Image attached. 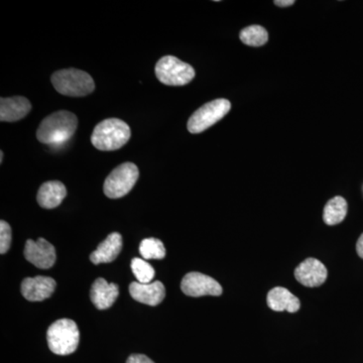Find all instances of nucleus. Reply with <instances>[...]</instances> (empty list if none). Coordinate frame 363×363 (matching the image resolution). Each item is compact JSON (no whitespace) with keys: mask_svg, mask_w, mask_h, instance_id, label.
I'll return each mask as SVG.
<instances>
[{"mask_svg":"<svg viewBox=\"0 0 363 363\" xmlns=\"http://www.w3.org/2000/svg\"><path fill=\"white\" fill-rule=\"evenodd\" d=\"M182 292L189 297H203V296H220L223 290L218 281L211 277L200 272H189L182 279Z\"/></svg>","mask_w":363,"mask_h":363,"instance_id":"8","label":"nucleus"},{"mask_svg":"<svg viewBox=\"0 0 363 363\" xmlns=\"http://www.w3.org/2000/svg\"><path fill=\"white\" fill-rule=\"evenodd\" d=\"M131 269L138 283L150 284L152 279L155 278L154 267L150 266L149 262L138 257H135L131 262Z\"/></svg>","mask_w":363,"mask_h":363,"instance_id":"21","label":"nucleus"},{"mask_svg":"<svg viewBox=\"0 0 363 363\" xmlns=\"http://www.w3.org/2000/svg\"><path fill=\"white\" fill-rule=\"evenodd\" d=\"M131 131L128 123L118 118H108L95 126L91 143L97 150L111 152L121 149L130 140Z\"/></svg>","mask_w":363,"mask_h":363,"instance_id":"2","label":"nucleus"},{"mask_svg":"<svg viewBox=\"0 0 363 363\" xmlns=\"http://www.w3.org/2000/svg\"><path fill=\"white\" fill-rule=\"evenodd\" d=\"M11 245V227L6 221H0V253L4 255Z\"/></svg>","mask_w":363,"mask_h":363,"instance_id":"22","label":"nucleus"},{"mask_svg":"<svg viewBox=\"0 0 363 363\" xmlns=\"http://www.w3.org/2000/svg\"><path fill=\"white\" fill-rule=\"evenodd\" d=\"M66 196L67 189L62 182L49 181L40 186L37 200L40 207L54 209L61 205Z\"/></svg>","mask_w":363,"mask_h":363,"instance_id":"16","label":"nucleus"},{"mask_svg":"<svg viewBox=\"0 0 363 363\" xmlns=\"http://www.w3.org/2000/svg\"><path fill=\"white\" fill-rule=\"evenodd\" d=\"M26 260L39 269H50L56 262V250L54 245L44 238L37 241L28 240L25 247Z\"/></svg>","mask_w":363,"mask_h":363,"instance_id":"9","label":"nucleus"},{"mask_svg":"<svg viewBox=\"0 0 363 363\" xmlns=\"http://www.w3.org/2000/svg\"><path fill=\"white\" fill-rule=\"evenodd\" d=\"M56 286L55 279L50 277L26 278L21 283V294L30 302H40L51 297Z\"/></svg>","mask_w":363,"mask_h":363,"instance_id":"11","label":"nucleus"},{"mask_svg":"<svg viewBox=\"0 0 363 363\" xmlns=\"http://www.w3.org/2000/svg\"><path fill=\"white\" fill-rule=\"evenodd\" d=\"M32 104L25 97L16 96L0 99V121L14 123L25 118L30 112Z\"/></svg>","mask_w":363,"mask_h":363,"instance_id":"13","label":"nucleus"},{"mask_svg":"<svg viewBox=\"0 0 363 363\" xmlns=\"http://www.w3.org/2000/svg\"><path fill=\"white\" fill-rule=\"evenodd\" d=\"M347 214V202L337 196L332 198L324 208L323 219L327 225H336L345 219Z\"/></svg>","mask_w":363,"mask_h":363,"instance_id":"18","label":"nucleus"},{"mask_svg":"<svg viewBox=\"0 0 363 363\" xmlns=\"http://www.w3.org/2000/svg\"><path fill=\"white\" fill-rule=\"evenodd\" d=\"M267 306L277 312L296 313L301 307L300 300L290 291L281 286L272 289L267 294Z\"/></svg>","mask_w":363,"mask_h":363,"instance_id":"17","label":"nucleus"},{"mask_svg":"<svg viewBox=\"0 0 363 363\" xmlns=\"http://www.w3.org/2000/svg\"><path fill=\"white\" fill-rule=\"evenodd\" d=\"M131 297L142 304L157 306L161 304L166 297V288L161 281L150 284H140L133 281L130 286Z\"/></svg>","mask_w":363,"mask_h":363,"instance_id":"12","label":"nucleus"},{"mask_svg":"<svg viewBox=\"0 0 363 363\" xmlns=\"http://www.w3.org/2000/svg\"><path fill=\"white\" fill-rule=\"evenodd\" d=\"M126 363H155L150 358L143 354H133L128 357Z\"/></svg>","mask_w":363,"mask_h":363,"instance_id":"23","label":"nucleus"},{"mask_svg":"<svg viewBox=\"0 0 363 363\" xmlns=\"http://www.w3.org/2000/svg\"><path fill=\"white\" fill-rule=\"evenodd\" d=\"M77 128L75 114L67 111L54 112L40 123L37 138L44 145H61L71 140Z\"/></svg>","mask_w":363,"mask_h":363,"instance_id":"1","label":"nucleus"},{"mask_svg":"<svg viewBox=\"0 0 363 363\" xmlns=\"http://www.w3.org/2000/svg\"><path fill=\"white\" fill-rule=\"evenodd\" d=\"M118 294V286L107 283L106 279L99 278L91 288L90 297L97 309L106 310L114 304Z\"/></svg>","mask_w":363,"mask_h":363,"instance_id":"14","label":"nucleus"},{"mask_svg":"<svg viewBox=\"0 0 363 363\" xmlns=\"http://www.w3.org/2000/svg\"><path fill=\"white\" fill-rule=\"evenodd\" d=\"M357 252L358 255L363 259V233L360 235V238H358L357 243Z\"/></svg>","mask_w":363,"mask_h":363,"instance_id":"25","label":"nucleus"},{"mask_svg":"<svg viewBox=\"0 0 363 363\" xmlns=\"http://www.w3.org/2000/svg\"><path fill=\"white\" fill-rule=\"evenodd\" d=\"M123 250V236L117 233L109 234L97 250L91 253L90 259L94 264L113 262Z\"/></svg>","mask_w":363,"mask_h":363,"instance_id":"15","label":"nucleus"},{"mask_svg":"<svg viewBox=\"0 0 363 363\" xmlns=\"http://www.w3.org/2000/svg\"><path fill=\"white\" fill-rule=\"evenodd\" d=\"M274 4L279 7H288L293 6L295 1L294 0H276V1H274Z\"/></svg>","mask_w":363,"mask_h":363,"instance_id":"24","label":"nucleus"},{"mask_svg":"<svg viewBox=\"0 0 363 363\" xmlns=\"http://www.w3.org/2000/svg\"><path fill=\"white\" fill-rule=\"evenodd\" d=\"M52 86L60 94L83 97L95 90V83L89 74L78 69H64L55 72L51 77Z\"/></svg>","mask_w":363,"mask_h":363,"instance_id":"3","label":"nucleus"},{"mask_svg":"<svg viewBox=\"0 0 363 363\" xmlns=\"http://www.w3.org/2000/svg\"><path fill=\"white\" fill-rule=\"evenodd\" d=\"M140 177L138 167L133 162L119 164L109 174L104 182V194L111 199H119L128 195L135 187Z\"/></svg>","mask_w":363,"mask_h":363,"instance_id":"6","label":"nucleus"},{"mask_svg":"<svg viewBox=\"0 0 363 363\" xmlns=\"http://www.w3.org/2000/svg\"><path fill=\"white\" fill-rule=\"evenodd\" d=\"M4 162V152H0V162Z\"/></svg>","mask_w":363,"mask_h":363,"instance_id":"26","label":"nucleus"},{"mask_svg":"<svg viewBox=\"0 0 363 363\" xmlns=\"http://www.w3.org/2000/svg\"><path fill=\"white\" fill-rule=\"evenodd\" d=\"M295 277L303 286L315 288L323 285L328 277V271L320 260L307 259L295 269Z\"/></svg>","mask_w":363,"mask_h":363,"instance_id":"10","label":"nucleus"},{"mask_svg":"<svg viewBox=\"0 0 363 363\" xmlns=\"http://www.w3.org/2000/svg\"><path fill=\"white\" fill-rule=\"evenodd\" d=\"M240 38L243 44L250 47H262L269 40V33L262 26H250L241 30Z\"/></svg>","mask_w":363,"mask_h":363,"instance_id":"19","label":"nucleus"},{"mask_svg":"<svg viewBox=\"0 0 363 363\" xmlns=\"http://www.w3.org/2000/svg\"><path fill=\"white\" fill-rule=\"evenodd\" d=\"M230 109L231 104L228 100H212L191 116L187 124L188 130L193 135L201 133L221 121Z\"/></svg>","mask_w":363,"mask_h":363,"instance_id":"7","label":"nucleus"},{"mask_svg":"<svg viewBox=\"0 0 363 363\" xmlns=\"http://www.w3.org/2000/svg\"><path fill=\"white\" fill-rule=\"evenodd\" d=\"M155 71L157 80L168 86L187 85L195 77L194 68L174 56L160 59Z\"/></svg>","mask_w":363,"mask_h":363,"instance_id":"5","label":"nucleus"},{"mask_svg":"<svg viewBox=\"0 0 363 363\" xmlns=\"http://www.w3.org/2000/svg\"><path fill=\"white\" fill-rule=\"evenodd\" d=\"M80 333L77 324L71 319L57 320L47 332L48 345L57 355H69L78 348Z\"/></svg>","mask_w":363,"mask_h":363,"instance_id":"4","label":"nucleus"},{"mask_svg":"<svg viewBox=\"0 0 363 363\" xmlns=\"http://www.w3.org/2000/svg\"><path fill=\"white\" fill-rule=\"evenodd\" d=\"M140 252L145 259H162L166 257V247L157 238H145L140 245Z\"/></svg>","mask_w":363,"mask_h":363,"instance_id":"20","label":"nucleus"}]
</instances>
